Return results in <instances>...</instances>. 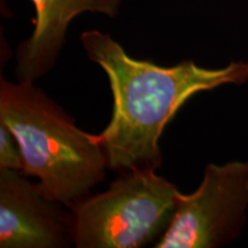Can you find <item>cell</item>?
<instances>
[{"instance_id":"obj_5","label":"cell","mask_w":248,"mask_h":248,"mask_svg":"<svg viewBox=\"0 0 248 248\" xmlns=\"http://www.w3.org/2000/svg\"><path fill=\"white\" fill-rule=\"evenodd\" d=\"M21 171L0 169V247L64 248L74 244L71 214Z\"/></svg>"},{"instance_id":"obj_1","label":"cell","mask_w":248,"mask_h":248,"mask_svg":"<svg viewBox=\"0 0 248 248\" xmlns=\"http://www.w3.org/2000/svg\"><path fill=\"white\" fill-rule=\"evenodd\" d=\"M80 43L90 60L105 71L113 95L109 123L92 135L111 171L159 169L164 128L186 102L200 92L248 82V61L206 68L184 60L163 67L130 57L109 33L100 30L83 32Z\"/></svg>"},{"instance_id":"obj_7","label":"cell","mask_w":248,"mask_h":248,"mask_svg":"<svg viewBox=\"0 0 248 248\" xmlns=\"http://www.w3.org/2000/svg\"><path fill=\"white\" fill-rule=\"evenodd\" d=\"M0 169L22 172L23 156L17 139L7 126L0 123Z\"/></svg>"},{"instance_id":"obj_2","label":"cell","mask_w":248,"mask_h":248,"mask_svg":"<svg viewBox=\"0 0 248 248\" xmlns=\"http://www.w3.org/2000/svg\"><path fill=\"white\" fill-rule=\"evenodd\" d=\"M0 123L17 139L22 173L38 179L47 199L70 208L106 177L107 159L92 135L33 82L1 78Z\"/></svg>"},{"instance_id":"obj_3","label":"cell","mask_w":248,"mask_h":248,"mask_svg":"<svg viewBox=\"0 0 248 248\" xmlns=\"http://www.w3.org/2000/svg\"><path fill=\"white\" fill-rule=\"evenodd\" d=\"M181 192L154 169H133L107 191L70 207L77 248H139L156 244L172 221ZM153 245V246H154Z\"/></svg>"},{"instance_id":"obj_6","label":"cell","mask_w":248,"mask_h":248,"mask_svg":"<svg viewBox=\"0 0 248 248\" xmlns=\"http://www.w3.org/2000/svg\"><path fill=\"white\" fill-rule=\"evenodd\" d=\"M35 8L33 30L18 45L15 74L18 82H33L54 67L74 18L84 13L115 17L121 0H30Z\"/></svg>"},{"instance_id":"obj_4","label":"cell","mask_w":248,"mask_h":248,"mask_svg":"<svg viewBox=\"0 0 248 248\" xmlns=\"http://www.w3.org/2000/svg\"><path fill=\"white\" fill-rule=\"evenodd\" d=\"M247 210L248 160L208 163L199 187L181 192L172 221L153 247H223L243 233Z\"/></svg>"}]
</instances>
